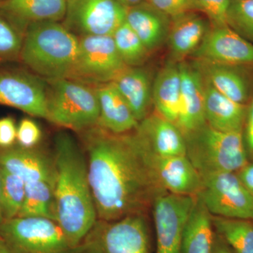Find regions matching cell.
I'll return each instance as SVG.
<instances>
[{"instance_id": "cell-1", "label": "cell", "mask_w": 253, "mask_h": 253, "mask_svg": "<svg viewBox=\"0 0 253 253\" xmlns=\"http://www.w3.org/2000/svg\"><path fill=\"white\" fill-rule=\"evenodd\" d=\"M81 133L97 219L147 214L155 200L168 193L135 130L113 134L96 126Z\"/></svg>"}, {"instance_id": "cell-2", "label": "cell", "mask_w": 253, "mask_h": 253, "mask_svg": "<svg viewBox=\"0 0 253 253\" xmlns=\"http://www.w3.org/2000/svg\"><path fill=\"white\" fill-rule=\"evenodd\" d=\"M54 158L56 221L75 248L97 220L86 156L71 134L61 131L55 137Z\"/></svg>"}, {"instance_id": "cell-3", "label": "cell", "mask_w": 253, "mask_h": 253, "mask_svg": "<svg viewBox=\"0 0 253 253\" xmlns=\"http://www.w3.org/2000/svg\"><path fill=\"white\" fill-rule=\"evenodd\" d=\"M79 38L56 21L28 25L19 59L31 71L47 79L68 78L77 59Z\"/></svg>"}, {"instance_id": "cell-4", "label": "cell", "mask_w": 253, "mask_h": 253, "mask_svg": "<svg viewBox=\"0 0 253 253\" xmlns=\"http://www.w3.org/2000/svg\"><path fill=\"white\" fill-rule=\"evenodd\" d=\"M186 156L203 176L237 172L249 163L242 132L216 130L207 123L184 135Z\"/></svg>"}, {"instance_id": "cell-5", "label": "cell", "mask_w": 253, "mask_h": 253, "mask_svg": "<svg viewBox=\"0 0 253 253\" xmlns=\"http://www.w3.org/2000/svg\"><path fill=\"white\" fill-rule=\"evenodd\" d=\"M45 81L48 121L80 132L98 126L99 104L96 88L70 78Z\"/></svg>"}, {"instance_id": "cell-6", "label": "cell", "mask_w": 253, "mask_h": 253, "mask_svg": "<svg viewBox=\"0 0 253 253\" xmlns=\"http://www.w3.org/2000/svg\"><path fill=\"white\" fill-rule=\"evenodd\" d=\"M71 253H153L147 214L113 221L97 219Z\"/></svg>"}, {"instance_id": "cell-7", "label": "cell", "mask_w": 253, "mask_h": 253, "mask_svg": "<svg viewBox=\"0 0 253 253\" xmlns=\"http://www.w3.org/2000/svg\"><path fill=\"white\" fill-rule=\"evenodd\" d=\"M0 238L11 253H71L73 249L57 222L46 217L4 220Z\"/></svg>"}, {"instance_id": "cell-8", "label": "cell", "mask_w": 253, "mask_h": 253, "mask_svg": "<svg viewBox=\"0 0 253 253\" xmlns=\"http://www.w3.org/2000/svg\"><path fill=\"white\" fill-rule=\"evenodd\" d=\"M126 67L112 36L81 37L77 59L68 78L98 85L114 81Z\"/></svg>"}, {"instance_id": "cell-9", "label": "cell", "mask_w": 253, "mask_h": 253, "mask_svg": "<svg viewBox=\"0 0 253 253\" xmlns=\"http://www.w3.org/2000/svg\"><path fill=\"white\" fill-rule=\"evenodd\" d=\"M62 24L78 38L112 36L126 21L127 8L117 0H66Z\"/></svg>"}, {"instance_id": "cell-10", "label": "cell", "mask_w": 253, "mask_h": 253, "mask_svg": "<svg viewBox=\"0 0 253 253\" xmlns=\"http://www.w3.org/2000/svg\"><path fill=\"white\" fill-rule=\"evenodd\" d=\"M202 179V189L197 196L212 215L253 221V195L236 172H217Z\"/></svg>"}, {"instance_id": "cell-11", "label": "cell", "mask_w": 253, "mask_h": 253, "mask_svg": "<svg viewBox=\"0 0 253 253\" xmlns=\"http://www.w3.org/2000/svg\"><path fill=\"white\" fill-rule=\"evenodd\" d=\"M196 196L166 193L153 204L156 253H180L183 231Z\"/></svg>"}, {"instance_id": "cell-12", "label": "cell", "mask_w": 253, "mask_h": 253, "mask_svg": "<svg viewBox=\"0 0 253 253\" xmlns=\"http://www.w3.org/2000/svg\"><path fill=\"white\" fill-rule=\"evenodd\" d=\"M0 105L48 120L47 84L22 71L0 72Z\"/></svg>"}, {"instance_id": "cell-13", "label": "cell", "mask_w": 253, "mask_h": 253, "mask_svg": "<svg viewBox=\"0 0 253 253\" xmlns=\"http://www.w3.org/2000/svg\"><path fill=\"white\" fill-rule=\"evenodd\" d=\"M191 56L211 62L253 65V44L227 25L211 27Z\"/></svg>"}, {"instance_id": "cell-14", "label": "cell", "mask_w": 253, "mask_h": 253, "mask_svg": "<svg viewBox=\"0 0 253 253\" xmlns=\"http://www.w3.org/2000/svg\"><path fill=\"white\" fill-rule=\"evenodd\" d=\"M217 90L238 104L248 106L253 96V65L193 61Z\"/></svg>"}, {"instance_id": "cell-15", "label": "cell", "mask_w": 253, "mask_h": 253, "mask_svg": "<svg viewBox=\"0 0 253 253\" xmlns=\"http://www.w3.org/2000/svg\"><path fill=\"white\" fill-rule=\"evenodd\" d=\"M181 74L180 111L176 126L189 134L206 124L204 80L194 62L178 63Z\"/></svg>"}, {"instance_id": "cell-16", "label": "cell", "mask_w": 253, "mask_h": 253, "mask_svg": "<svg viewBox=\"0 0 253 253\" xmlns=\"http://www.w3.org/2000/svg\"><path fill=\"white\" fill-rule=\"evenodd\" d=\"M136 134L150 154L158 157L186 156L184 134L176 124L155 111L139 123Z\"/></svg>"}, {"instance_id": "cell-17", "label": "cell", "mask_w": 253, "mask_h": 253, "mask_svg": "<svg viewBox=\"0 0 253 253\" xmlns=\"http://www.w3.org/2000/svg\"><path fill=\"white\" fill-rule=\"evenodd\" d=\"M0 168L19 176L25 184L56 179L54 157L33 148L0 150Z\"/></svg>"}, {"instance_id": "cell-18", "label": "cell", "mask_w": 253, "mask_h": 253, "mask_svg": "<svg viewBox=\"0 0 253 253\" xmlns=\"http://www.w3.org/2000/svg\"><path fill=\"white\" fill-rule=\"evenodd\" d=\"M150 156L158 180L168 193L196 196L201 192L202 177L186 156Z\"/></svg>"}, {"instance_id": "cell-19", "label": "cell", "mask_w": 253, "mask_h": 253, "mask_svg": "<svg viewBox=\"0 0 253 253\" xmlns=\"http://www.w3.org/2000/svg\"><path fill=\"white\" fill-rule=\"evenodd\" d=\"M209 20L199 11H191L172 18L167 43L172 61L180 63L192 56L211 29Z\"/></svg>"}, {"instance_id": "cell-20", "label": "cell", "mask_w": 253, "mask_h": 253, "mask_svg": "<svg viewBox=\"0 0 253 253\" xmlns=\"http://www.w3.org/2000/svg\"><path fill=\"white\" fill-rule=\"evenodd\" d=\"M126 22L151 53L167 43L172 18L146 1L128 8Z\"/></svg>"}, {"instance_id": "cell-21", "label": "cell", "mask_w": 253, "mask_h": 253, "mask_svg": "<svg viewBox=\"0 0 253 253\" xmlns=\"http://www.w3.org/2000/svg\"><path fill=\"white\" fill-rule=\"evenodd\" d=\"M99 104L98 126L113 134L135 130L139 122L112 82L96 85Z\"/></svg>"}, {"instance_id": "cell-22", "label": "cell", "mask_w": 253, "mask_h": 253, "mask_svg": "<svg viewBox=\"0 0 253 253\" xmlns=\"http://www.w3.org/2000/svg\"><path fill=\"white\" fill-rule=\"evenodd\" d=\"M204 80L206 123L216 130L243 133L248 106L232 101Z\"/></svg>"}, {"instance_id": "cell-23", "label": "cell", "mask_w": 253, "mask_h": 253, "mask_svg": "<svg viewBox=\"0 0 253 253\" xmlns=\"http://www.w3.org/2000/svg\"><path fill=\"white\" fill-rule=\"evenodd\" d=\"M66 4V0H4L0 13L24 33L31 23L63 21Z\"/></svg>"}, {"instance_id": "cell-24", "label": "cell", "mask_w": 253, "mask_h": 253, "mask_svg": "<svg viewBox=\"0 0 253 253\" xmlns=\"http://www.w3.org/2000/svg\"><path fill=\"white\" fill-rule=\"evenodd\" d=\"M112 83L127 103L138 122L149 116L153 105V83L146 69L141 66H127Z\"/></svg>"}, {"instance_id": "cell-25", "label": "cell", "mask_w": 253, "mask_h": 253, "mask_svg": "<svg viewBox=\"0 0 253 253\" xmlns=\"http://www.w3.org/2000/svg\"><path fill=\"white\" fill-rule=\"evenodd\" d=\"M181 85L179 64L172 61L161 68L153 83L155 111L176 125L180 111Z\"/></svg>"}, {"instance_id": "cell-26", "label": "cell", "mask_w": 253, "mask_h": 253, "mask_svg": "<svg viewBox=\"0 0 253 253\" xmlns=\"http://www.w3.org/2000/svg\"><path fill=\"white\" fill-rule=\"evenodd\" d=\"M215 236L212 214L196 196L183 231L180 253H212Z\"/></svg>"}, {"instance_id": "cell-27", "label": "cell", "mask_w": 253, "mask_h": 253, "mask_svg": "<svg viewBox=\"0 0 253 253\" xmlns=\"http://www.w3.org/2000/svg\"><path fill=\"white\" fill-rule=\"evenodd\" d=\"M55 180L25 184L26 196L18 217H41L56 221Z\"/></svg>"}, {"instance_id": "cell-28", "label": "cell", "mask_w": 253, "mask_h": 253, "mask_svg": "<svg viewBox=\"0 0 253 253\" xmlns=\"http://www.w3.org/2000/svg\"><path fill=\"white\" fill-rule=\"evenodd\" d=\"M214 231L234 253H253V221L212 215Z\"/></svg>"}, {"instance_id": "cell-29", "label": "cell", "mask_w": 253, "mask_h": 253, "mask_svg": "<svg viewBox=\"0 0 253 253\" xmlns=\"http://www.w3.org/2000/svg\"><path fill=\"white\" fill-rule=\"evenodd\" d=\"M0 208L4 220L17 217L24 203V181L16 174L0 168Z\"/></svg>"}, {"instance_id": "cell-30", "label": "cell", "mask_w": 253, "mask_h": 253, "mask_svg": "<svg viewBox=\"0 0 253 253\" xmlns=\"http://www.w3.org/2000/svg\"><path fill=\"white\" fill-rule=\"evenodd\" d=\"M112 37L118 54L126 66H141L151 54L126 21L116 29Z\"/></svg>"}, {"instance_id": "cell-31", "label": "cell", "mask_w": 253, "mask_h": 253, "mask_svg": "<svg viewBox=\"0 0 253 253\" xmlns=\"http://www.w3.org/2000/svg\"><path fill=\"white\" fill-rule=\"evenodd\" d=\"M226 25L253 44V0H231Z\"/></svg>"}, {"instance_id": "cell-32", "label": "cell", "mask_w": 253, "mask_h": 253, "mask_svg": "<svg viewBox=\"0 0 253 253\" xmlns=\"http://www.w3.org/2000/svg\"><path fill=\"white\" fill-rule=\"evenodd\" d=\"M23 32L0 13V63L19 59Z\"/></svg>"}, {"instance_id": "cell-33", "label": "cell", "mask_w": 253, "mask_h": 253, "mask_svg": "<svg viewBox=\"0 0 253 253\" xmlns=\"http://www.w3.org/2000/svg\"><path fill=\"white\" fill-rule=\"evenodd\" d=\"M231 0H198L201 12L206 15L211 27L226 26V14Z\"/></svg>"}, {"instance_id": "cell-34", "label": "cell", "mask_w": 253, "mask_h": 253, "mask_svg": "<svg viewBox=\"0 0 253 253\" xmlns=\"http://www.w3.org/2000/svg\"><path fill=\"white\" fill-rule=\"evenodd\" d=\"M160 11L170 16L175 17L191 11H201L198 0H147Z\"/></svg>"}, {"instance_id": "cell-35", "label": "cell", "mask_w": 253, "mask_h": 253, "mask_svg": "<svg viewBox=\"0 0 253 253\" xmlns=\"http://www.w3.org/2000/svg\"><path fill=\"white\" fill-rule=\"evenodd\" d=\"M42 136L41 128L33 120L25 118L20 122L17 126L18 141L21 147L31 149L40 141Z\"/></svg>"}, {"instance_id": "cell-36", "label": "cell", "mask_w": 253, "mask_h": 253, "mask_svg": "<svg viewBox=\"0 0 253 253\" xmlns=\"http://www.w3.org/2000/svg\"><path fill=\"white\" fill-rule=\"evenodd\" d=\"M17 126L14 119L5 117L0 119V147L10 148L16 140Z\"/></svg>"}, {"instance_id": "cell-37", "label": "cell", "mask_w": 253, "mask_h": 253, "mask_svg": "<svg viewBox=\"0 0 253 253\" xmlns=\"http://www.w3.org/2000/svg\"><path fill=\"white\" fill-rule=\"evenodd\" d=\"M243 137L248 158L253 161V96L248 105Z\"/></svg>"}, {"instance_id": "cell-38", "label": "cell", "mask_w": 253, "mask_h": 253, "mask_svg": "<svg viewBox=\"0 0 253 253\" xmlns=\"http://www.w3.org/2000/svg\"><path fill=\"white\" fill-rule=\"evenodd\" d=\"M236 174L244 187L253 195V163H248Z\"/></svg>"}, {"instance_id": "cell-39", "label": "cell", "mask_w": 253, "mask_h": 253, "mask_svg": "<svg viewBox=\"0 0 253 253\" xmlns=\"http://www.w3.org/2000/svg\"><path fill=\"white\" fill-rule=\"evenodd\" d=\"M216 233V232H215ZM212 253H234L229 246L226 244L220 236L216 233L215 241H214V249Z\"/></svg>"}, {"instance_id": "cell-40", "label": "cell", "mask_w": 253, "mask_h": 253, "mask_svg": "<svg viewBox=\"0 0 253 253\" xmlns=\"http://www.w3.org/2000/svg\"><path fill=\"white\" fill-rule=\"evenodd\" d=\"M117 1L128 9V8L141 4V3L146 1L147 0H117Z\"/></svg>"}, {"instance_id": "cell-41", "label": "cell", "mask_w": 253, "mask_h": 253, "mask_svg": "<svg viewBox=\"0 0 253 253\" xmlns=\"http://www.w3.org/2000/svg\"><path fill=\"white\" fill-rule=\"evenodd\" d=\"M0 253H11L1 238H0Z\"/></svg>"}, {"instance_id": "cell-42", "label": "cell", "mask_w": 253, "mask_h": 253, "mask_svg": "<svg viewBox=\"0 0 253 253\" xmlns=\"http://www.w3.org/2000/svg\"><path fill=\"white\" fill-rule=\"evenodd\" d=\"M0 184H1V181H0ZM3 221H4V219H3L2 215H1V208H0V227H1Z\"/></svg>"}, {"instance_id": "cell-43", "label": "cell", "mask_w": 253, "mask_h": 253, "mask_svg": "<svg viewBox=\"0 0 253 253\" xmlns=\"http://www.w3.org/2000/svg\"><path fill=\"white\" fill-rule=\"evenodd\" d=\"M4 1V0H0V2H1V1Z\"/></svg>"}]
</instances>
